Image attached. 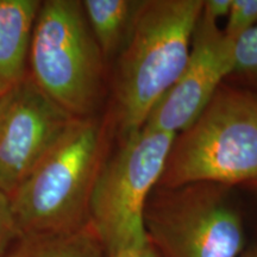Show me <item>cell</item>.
<instances>
[{"label":"cell","instance_id":"6da1fadb","mask_svg":"<svg viewBox=\"0 0 257 257\" xmlns=\"http://www.w3.org/2000/svg\"><path fill=\"white\" fill-rule=\"evenodd\" d=\"M110 120L75 118L10 195L18 236L59 234L89 224L96 176L108 154Z\"/></svg>","mask_w":257,"mask_h":257},{"label":"cell","instance_id":"2e32d148","mask_svg":"<svg viewBox=\"0 0 257 257\" xmlns=\"http://www.w3.org/2000/svg\"><path fill=\"white\" fill-rule=\"evenodd\" d=\"M108 257H160L159 253H157L152 245H150L149 242H148L146 245L142 246V248L128 250V251H124L120 253H117V255L108 256Z\"/></svg>","mask_w":257,"mask_h":257},{"label":"cell","instance_id":"7c38bea8","mask_svg":"<svg viewBox=\"0 0 257 257\" xmlns=\"http://www.w3.org/2000/svg\"><path fill=\"white\" fill-rule=\"evenodd\" d=\"M257 25V0H232L224 34L236 41Z\"/></svg>","mask_w":257,"mask_h":257},{"label":"cell","instance_id":"ba28073f","mask_svg":"<svg viewBox=\"0 0 257 257\" xmlns=\"http://www.w3.org/2000/svg\"><path fill=\"white\" fill-rule=\"evenodd\" d=\"M233 69L234 40L216 22L200 15L184 70L154 106L143 126L173 135L184 131L210 104Z\"/></svg>","mask_w":257,"mask_h":257},{"label":"cell","instance_id":"4fadbf2b","mask_svg":"<svg viewBox=\"0 0 257 257\" xmlns=\"http://www.w3.org/2000/svg\"><path fill=\"white\" fill-rule=\"evenodd\" d=\"M233 73L257 78V25L234 41Z\"/></svg>","mask_w":257,"mask_h":257},{"label":"cell","instance_id":"277c9868","mask_svg":"<svg viewBox=\"0 0 257 257\" xmlns=\"http://www.w3.org/2000/svg\"><path fill=\"white\" fill-rule=\"evenodd\" d=\"M105 59L79 0L41 3L29 50L28 74L74 118L98 114Z\"/></svg>","mask_w":257,"mask_h":257},{"label":"cell","instance_id":"52a82bcc","mask_svg":"<svg viewBox=\"0 0 257 257\" xmlns=\"http://www.w3.org/2000/svg\"><path fill=\"white\" fill-rule=\"evenodd\" d=\"M74 119L29 74L0 94V191L10 197Z\"/></svg>","mask_w":257,"mask_h":257},{"label":"cell","instance_id":"9a60e30c","mask_svg":"<svg viewBox=\"0 0 257 257\" xmlns=\"http://www.w3.org/2000/svg\"><path fill=\"white\" fill-rule=\"evenodd\" d=\"M232 0H204L201 15L212 22L218 23L219 19L229 15Z\"/></svg>","mask_w":257,"mask_h":257},{"label":"cell","instance_id":"9c48e42d","mask_svg":"<svg viewBox=\"0 0 257 257\" xmlns=\"http://www.w3.org/2000/svg\"><path fill=\"white\" fill-rule=\"evenodd\" d=\"M40 0H0V94L28 75Z\"/></svg>","mask_w":257,"mask_h":257},{"label":"cell","instance_id":"7a4b0ae2","mask_svg":"<svg viewBox=\"0 0 257 257\" xmlns=\"http://www.w3.org/2000/svg\"><path fill=\"white\" fill-rule=\"evenodd\" d=\"M204 0L142 2L114 74L120 136L136 133L187 62Z\"/></svg>","mask_w":257,"mask_h":257},{"label":"cell","instance_id":"30bf717a","mask_svg":"<svg viewBox=\"0 0 257 257\" xmlns=\"http://www.w3.org/2000/svg\"><path fill=\"white\" fill-rule=\"evenodd\" d=\"M83 14L105 61L119 55L142 2L135 0H83Z\"/></svg>","mask_w":257,"mask_h":257},{"label":"cell","instance_id":"5b68a950","mask_svg":"<svg viewBox=\"0 0 257 257\" xmlns=\"http://www.w3.org/2000/svg\"><path fill=\"white\" fill-rule=\"evenodd\" d=\"M174 137L143 126L121 137L119 147L102 162L92 192L89 224L106 257L148 243L146 204L160 184Z\"/></svg>","mask_w":257,"mask_h":257},{"label":"cell","instance_id":"8992f818","mask_svg":"<svg viewBox=\"0 0 257 257\" xmlns=\"http://www.w3.org/2000/svg\"><path fill=\"white\" fill-rule=\"evenodd\" d=\"M143 221L148 242L160 257H239L244 250L242 216L224 185L157 186Z\"/></svg>","mask_w":257,"mask_h":257},{"label":"cell","instance_id":"5bb4252c","mask_svg":"<svg viewBox=\"0 0 257 257\" xmlns=\"http://www.w3.org/2000/svg\"><path fill=\"white\" fill-rule=\"evenodd\" d=\"M17 237L11 201L8 194L0 191V257H4Z\"/></svg>","mask_w":257,"mask_h":257},{"label":"cell","instance_id":"ac0fdd59","mask_svg":"<svg viewBox=\"0 0 257 257\" xmlns=\"http://www.w3.org/2000/svg\"><path fill=\"white\" fill-rule=\"evenodd\" d=\"M253 185H255V186H257V182H255V184H253Z\"/></svg>","mask_w":257,"mask_h":257},{"label":"cell","instance_id":"8fae6325","mask_svg":"<svg viewBox=\"0 0 257 257\" xmlns=\"http://www.w3.org/2000/svg\"><path fill=\"white\" fill-rule=\"evenodd\" d=\"M4 257H106L91 224L59 234L18 236Z\"/></svg>","mask_w":257,"mask_h":257},{"label":"cell","instance_id":"e0dca14e","mask_svg":"<svg viewBox=\"0 0 257 257\" xmlns=\"http://www.w3.org/2000/svg\"><path fill=\"white\" fill-rule=\"evenodd\" d=\"M239 257H257V243L252 244L248 249L243 250Z\"/></svg>","mask_w":257,"mask_h":257},{"label":"cell","instance_id":"3957f363","mask_svg":"<svg viewBox=\"0 0 257 257\" xmlns=\"http://www.w3.org/2000/svg\"><path fill=\"white\" fill-rule=\"evenodd\" d=\"M257 182V95L218 89L200 115L175 135L159 187Z\"/></svg>","mask_w":257,"mask_h":257}]
</instances>
